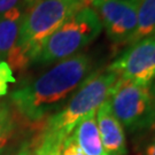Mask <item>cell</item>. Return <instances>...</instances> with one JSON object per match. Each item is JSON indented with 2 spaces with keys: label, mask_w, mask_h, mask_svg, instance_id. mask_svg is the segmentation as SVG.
<instances>
[{
  "label": "cell",
  "mask_w": 155,
  "mask_h": 155,
  "mask_svg": "<svg viewBox=\"0 0 155 155\" xmlns=\"http://www.w3.org/2000/svg\"><path fill=\"white\" fill-rule=\"evenodd\" d=\"M92 69L93 60L85 53L62 60L33 81L13 91L12 105L27 123L43 125L51 115L66 105L92 74Z\"/></svg>",
  "instance_id": "cell-1"
},
{
  "label": "cell",
  "mask_w": 155,
  "mask_h": 155,
  "mask_svg": "<svg viewBox=\"0 0 155 155\" xmlns=\"http://www.w3.org/2000/svg\"><path fill=\"white\" fill-rule=\"evenodd\" d=\"M62 141L55 136L40 130L31 140V155H62Z\"/></svg>",
  "instance_id": "cell-12"
},
{
  "label": "cell",
  "mask_w": 155,
  "mask_h": 155,
  "mask_svg": "<svg viewBox=\"0 0 155 155\" xmlns=\"http://www.w3.org/2000/svg\"><path fill=\"white\" fill-rule=\"evenodd\" d=\"M139 0H95L91 4L102 29L115 46H127L138 23Z\"/></svg>",
  "instance_id": "cell-6"
},
{
  "label": "cell",
  "mask_w": 155,
  "mask_h": 155,
  "mask_svg": "<svg viewBox=\"0 0 155 155\" xmlns=\"http://www.w3.org/2000/svg\"><path fill=\"white\" fill-rule=\"evenodd\" d=\"M24 14V7L21 6L0 15V59L2 61L7 60L16 47Z\"/></svg>",
  "instance_id": "cell-10"
},
{
  "label": "cell",
  "mask_w": 155,
  "mask_h": 155,
  "mask_svg": "<svg viewBox=\"0 0 155 155\" xmlns=\"http://www.w3.org/2000/svg\"><path fill=\"white\" fill-rule=\"evenodd\" d=\"M97 111H92L77 123L70 134L85 155H107L97 124Z\"/></svg>",
  "instance_id": "cell-9"
},
{
  "label": "cell",
  "mask_w": 155,
  "mask_h": 155,
  "mask_svg": "<svg viewBox=\"0 0 155 155\" xmlns=\"http://www.w3.org/2000/svg\"><path fill=\"white\" fill-rule=\"evenodd\" d=\"M123 1H132V0H123Z\"/></svg>",
  "instance_id": "cell-23"
},
{
  "label": "cell",
  "mask_w": 155,
  "mask_h": 155,
  "mask_svg": "<svg viewBox=\"0 0 155 155\" xmlns=\"http://www.w3.org/2000/svg\"><path fill=\"white\" fill-rule=\"evenodd\" d=\"M21 6L24 7L22 0H0V15L15 7H21Z\"/></svg>",
  "instance_id": "cell-16"
},
{
  "label": "cell",
  "mask_w": 155,
  "mask_h": 155,
  "mask_svg": "<svg viewBox=\"0 0 155 155\" xmlns=\"http://www.w3.org/2000/svg\"><path fill=\"white\" fill-rule=\"evenodd\" d=\"M97 124L107 155H127L125 130L111 113L108 100L97 109Z\"/></svg>",
  "instance_id": "cell-8"
},
{
  "label": "cell",
  "mask_w": 155,
  "mask_h": 155,
  "mask_svg": "<svg viewBox=\"0 0 155 155\" xmlns=\"http://www.w3.org/2000/svg\"><path fill=\"white\" fill-rule=\"evenodd\" d=\"M107 100L114 116L129 132L155 125V99L148 86L118 78Z\"/></svg>",
  "instance_id": "cell-5"
},
{
  "label": "cell",
  "mask_w": 155,
  "mask_h": 155,
  "mask_svg": "<svg viewBox=\"0 0 155 155\" xmlns=\"http://www.w3.org/2000/svg\"><path fill=\"white\" fill-rule=\"evenodd\" d=\"M17 129L15 113L6 102L0 104V148L8 145Z\"/></svg>",
  "instance_id": "cell-13"
},
{
  "label": "cell",
  "mask_w": 155,
  "mask_h": 155,
  "mask_svg": "<svg viewBox=\"0 0 155 155\" xmlns=\"http://www.w3.org/2000/svg\"><path fill=\"white\" fill-rule=\"evenodd\" d=\"M152 37H153V38L155 39V33H154V35H153V36H152Z\"/></svg>",
  "instance_id": "cell-24"
},
{
  "label": "cell",
  "mask_w": 155,
  "mask_h": 155,
  "mask_svg": "<svg viewBox=\"0 0 155 155\" xmlns=\"http://www.w3.org/2000/svg\"><path fill=\"white\" fill-rule=\"evenodd\" d=\"M8 83H15L13 70L6 61L0 60V97L8 92Z\"/></svg>",
  "instance_id": "cell-14"
},
{
  "label": "cell",
  "mask_w": 155,
  "mask_h": 155,
  "mask_svg": "<svg viewBox=\"0 0 155 155\" xmlns=\"http://www.w3.org/2000/svg\"><path fill=\"white\" fill-rule=\"evenodd\" d=\"M75 1H78V2H81V4H83L85 6H89L91 5L92 2H94L95 0H75Z\"/></svg>",
  "instance_id": "cell-22"
},
{
  "label": "cell",
  "mask_w": 155,
  "mask_h": 155,
  "mask_svg": "<svg viewBox=\"0 0 155 155\" xmlns=\"http://www.w3.org/2000/svg\"><path fill=\"white\" fill-rule=\"evenodd\" d=\"M18 150V146L16 145H6L0 148V155H15Z\"/></svg>",
  "instance_id": "cell-19"
},
{
  "label": "cell",
  "mask_w": 155,
  "mask_h": 155,
  "mask_svg": "<svg viewBox=\"0 0 155 155\" xmlns=\"http://www.w3.org/2000/svg\"><path fill=\"white\" fill-rule=\"evenodd\" d=\"M107 69L118 78L150 86L155 78V39L148 37L127 46Z\"/></svg>",
  "instance_id": "cell-7"
},
{
  "label": "cell",
  "mask_w": 155,
  "mask_h": 155,
  "mask_svg": "<svg viewBox=\"0 0 155 155\" xmlns=\"http://www.w3.org/2000/svg\"><path fill=\"white\" fill-rule=\"evenodd\" d=\"M101 31L102 25L93 8L83 7L45 41L32 63L52 64L79 54Z\"/></svg>",
  "instance_id": "cell-3"
},
{
  "label": "cell",
  "mask_w": 155,
  "mask_h": 155,
  "mask_svg": "<svg viewBox=\"0 0 155 155\" xmlns=\"http://www.w3.org/2000/svg\"><path fill=\"white\" fill-rule=\"evenodd\" d=\"M31 140L24 141L20 147L17 152L15 153V155H31Z\"/></svg>",
  "instance_id": "cell-18"
},
{
  "label": "cell",
  "mask_w": 155,
  "mask_h": 155,
  "mask_svg": "<svg viewBox=\"0 0 155 155\" xmlns=\"http://www.w3.org/2000/svg\"><path fill=\"white\" fill-rule=\"evenodd\" d=\"M23 1V5H24V7H27V8H31L32 6H35L38 1H40V0H22Z\"/></svg>",
  "instance_id": "cell-20"
},
{
  "label": "cell",
  "mask_w": 155,
  "mask_h": 155,
  "mask_svg": "<svg viewBox=\"0 0 155 155\" xmlns=\"http://www.w3.org/2000/svg\"><path fill=\"white\" fill-rule=\"evenodd\" d=\"M137 17V29L129 40L127 46L152 37L155 33V0H139Z\"/></svg>",
  "instance_id": "cell-11"
},
{
  "label": "cell",
  "mask_w": 155,
  "mask_h": 155,
  "mask_svg": "<svg viewBox=\"0 0 155 155\" xmlns=\"http://www.w3.org/2000/svg\"><path fill=\"white\" fill-rule=\"evenodd\" d=\"M85 5L75 0H40L23 16L16 48L32 63L44 43Z\"/></svg>",
  "instance_id": "cell-4"
},
{
  "label": "cell",
  "mask_w": 155,
  "mask_h": 155,
  "mask_svg": "<svg viewBox=\"0 0 155 155\" xmlns=\"http://www.w3.org/2000/svg\"><path fill=\"white\" fill-rule=\"evenodd\" d=\"M148 89H150V94H152V97L155 99V78L152 81V83L150 84Z\"/></svg>",
  "instance_id": "cell-21"
},
{
  "label": "cell",
  "mask_w": 155,
  "mask_h": 155,
  "mask_svg": "<svg viewBox=\"0 0 155 155\" xmlns=\"http://www.w3.org/2000/svg\"><path fill=\"white\" fill-rule=\"evenodd\" d=\"M61 153H62V155H85L83 150L78 147V145L74 141V139H72L71 136H69V137L63 141Z\"/></svg>",
  "instance_id": "cell-15"
},
{
  "label": "cell",
  "mask_w": 155,
  "mask_h": 155,
  "mask_svg": "<svg viewBox=\"0 0 155 155\" xmlns=\"http://www.w3.org/2000/svg\"><path fill=\"white\" fill-rule=\"evenodd\" d=\"M117 79L118 76L116 74L107 68L92 71L66 105L45 121L40 130L64 141L82 118L92 111H97L108 99Z\"/></svg>",
  "instance_id": "cell-2"
},
{
  "label": "cell",
  "mask_w": 155,
  "mask_h": 155,
  "mask_svg": "<svg viewBox=\"0 0 155 155\" xmlns=\"http://www.w3.org/2000/svg\"><path fill=\"white\" fill-rule=\"evenodd\" d=\"M140 155H155V136H153L152 138L143 146Z\"/></svg>",
  "instance_id": "cell-17"
}]
</instances>
